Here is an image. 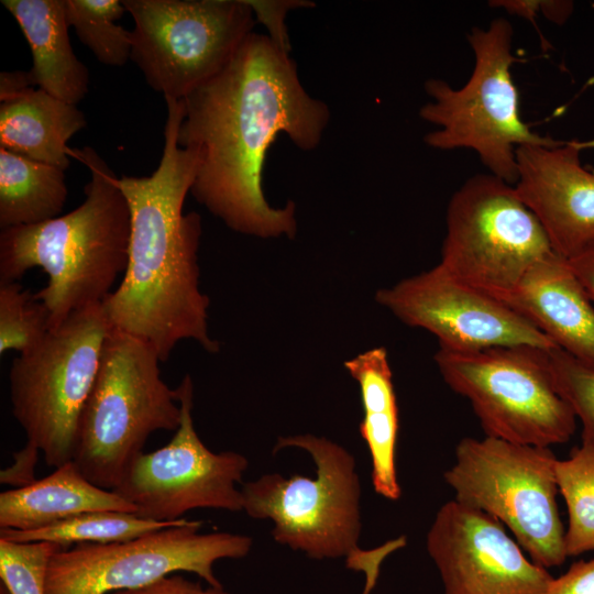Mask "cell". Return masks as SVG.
<instances>
[{
  "label": "cell",
  "mask_w": 594,
  "mask_h": 594,
  "mask_svg": "<svg viewBox=\"0 0 594 594\" xmlns=\"http://www.w3.org/2000/svg\"><path fill=\"white\" fill-rule=\"evenodd\" d=\"M306 451L316 477L264 474L243 484V512L271 519L274 540L312 559H349L361 535V483L353 454L339 443L315 435L279 437L273 452Z\"/></svg>",
  "instance_id": "8992f818"
},
{
  "label": "cell",
  "mask_w": 594,
  "mask_h": 594,
  "mask_svg": "<svg viewBox=\"0 0 594 594\" xmlns=\"http://www.w3.org/2000/svg\"><path fill=\"white\" fill-rule=\"evenodd\" d=\"M546 594H594V558L580 560L559 578H553Z\"/></svg>",
  "instance_id": "f546056e"
},
{
  "label": "cell",
  "mask_w": 594,
  "mask_h": 594,
  "mask_svg": "<svg viewBox=\"0 0 594 594\" xmlns=\"http://www.w3.org/2000/svg\"><path fill=\"white\" fill-rule=\"evenodd\" d=\"M40 450L34 446H26L14 453V462L8 469L1 471L2 484H14L16 487H22L35 481L34 468L37 461Z\"/></svg>",
  "instance_id": "1f68e13d"
},
{
  "label": "cell",
  "mask_w": 594,
  "mask_h": 594,
  "mask_svg": "<svg viewBox=\"0 0 594 594\" xmlns=\"http://www.w3.org/2000/svg\"><path fill=\"white\" fill-rule=\"evenodd\" d=\"M441 265L468 285L503 300L553 250L513 185L492 174L469 178L451 197Z\"/></svg>",
  "instance_id": "8fae6325"
},
{
  "label": "cell",
  "mask_w": 594,
  "mask_h": 594,
  "mask_svg": "<svg viewBox=\"0 0 594 594\" xmlns=\"http://www.w3.org/2000/svg\"><path fill=\"white\" fill-rule=\"evenodd\" d=\"M188 521H157L134 513L92 512L32 530L0 529V538L15 542H52L64 548L79 543L128 541Z\"/></svg>",
  "instance_id": "603a6c76"
},
{
  "label": "cell",
  "mask_w": 594,
  "mask_h": 594,
  "mask_svg": "<svg viewBox=\"0 0 594 594\" xmlns=\"http://www.w3.org/2000/svg\"><path fill=\"white\" fill-rule=\"evenodd\" d=\"M574 3L568 0H540V13L550 22L562 25L572 15Z\"/></svg>",
  "instance_id": "d590c367"
},
{
  "label": "cell",
  "mask_w": 594,
  "mask_h": 594,
  "mask_svg": "<svg viewBox=\"0 0 594 594\" xmlns=\"http://www.w3.org/2000/svg\"><path fill=\"white\" fill-rule=\"evenodd\" d=\"M435 361L447 385L469 400L485 437L550 448L573 436L576 417L554 387L549 350L439 349Z\"/></svg>",
  "instance_id": "9c48e42d"
},
{
  "label": "cell",
  "mask_w": 594,
  "mask_h": 594,
  "mask_svg": "<svg viewBox=\"0 0 594 594\" xmlns=\"http://www.w3.org/2000/svg\"><path fill=\"white\" fill-rule=\"evenodd\" d=\"M558 490L568 510V557L594 550V447L581 444L554 464Z\"/></svg>",
  "instance_id": "cb8c5ba5"
},
{
  "label": "cell",
  "mask_w": 594,
  "mask_h": 594,
  "mask_svg": "<svg viewBox=\"0 0 594 594\" xmlns=\"http://www.w3.org/2000/svg\"><path fill=\"white\" fill-rule=\"evenodd\" d=\"M109 330L101 304L77 310L11 363L12 415L51 466L74 459Z\"/></svg>",
  "instance_id": "52a82bcc"
},
{
  "label": "cell",
  "mask_w": 594,
  "mask_h": 594,
  "mask_svg": "<svg viewBox=\"0 0 594 594\" xmlns=\"http://www.w3.org/2000/svg\"><path fill=\"white\" fill-rule=\"evenodd\" d=\"M160 362L150 344L110 327L73 459L92 484L114 490L153 432L179 427L177 389L162 380Z\"/></svg>",
  "instance_id": "5b68a950"
},
{
  "label": "cell",
  "mask_w": 594,
  "mask_h": 594,
  "mask_svg": "<svg viewBox=\"0 0 594 594\" xmlns=\"http://www.w3.org/2000/svg\"><path fill=\"white\" fill-rule=\"evenodd\" d=\"M183 101L177 140L198 155L194 198L238 233L294 239L295 204L273 207L264 195L265 156L279 133L302 151L316 148L330 110L307 92L289 51L253 31L231 62Z\"/></svg>",
  "instance_id": "6da1fadb"
},
{
  "label": "cell",
  "mask_w": 594,
  "mask_h": 594,
  "mask_svg": "<svg viewBox=\"0 0 594 594\" xmlns=\"http://www.w3.org/2000/svg\"><path fill=\"white\" fill-rule=\"evenodd\" d=\"M165 101L167 118L157 168L150 176L118 180L131 215L129 256L121 283L101 304L112 329L150 344L161 362L183 340H194L209 353L220 349L209 334L210 302L199 284L201 218L194 211L183 212L198 155L178 144L183 99Z\"/></svg>",
  "instance_id": "7a4b0ae2"
},
{
  "label": "cell",
  "mask_w": 594,
  "mask_h": 594,
  "mask_svg": "<svg viewBox=\"0 0 594 594\" xmlns=\"http://www.w3.org/2000/svg\"><path fill=\"white\" fill-rule=\"evenodd\" d=\"M65 170L0 147V227L36 224L62 212Z\"/></svg>",
  "instance_id": "7402d4cb"
},
{
  "label": "cell",
  "mask_w": 594,
  "mask_h": 594,
  "mask_svg": "<svg viewBox=\"0 0 594 594\" xmlns=\"http://www.w3.org/2000/svg\"><path fill=\"white\" fill-rule=\"evenodd\" d=\"M375 300L403 323L432 333L441 350L558 348L505 302L458 279L439 264L378 289Z\"/></svg>",
  "instance_id": "5bb4252c"
},
{
  "label": "cell",
  "mask_w": 594,
  "mask_h": 594,
  "mask_svg": "<svg viewBox=\"0 0 594 594\" xmlns=\"http://www.w3.org/2000/svg\"><path fill=\"white\" fill-rule=\"evenodd\" d=\"M426 547L444 594H546L553 579L525 557L502 522L455 499L438 509Z\"/></svg>",
  "instance_id": "9a60e30c"
},
{
  "label": "cell",
  "mask_w": 594,
  "mask_h": 594,
  "mask_svg": "<svg viewBox=\"0 0 594 594\" xmlns=\"http://www.w3.org/2000/svg\"><path fill=\"white\" fill-rule=\"evenodd\" d=\"M87 125L76 105L35 87L0 102V147L66 170L69 139Z\"/></svg>",
  "instance_id": "ffe728a7"
},
{
  "label": "cell",
  "mask_w": 594,
  "mask_h": 594,
  "mask_svg": "<svg viewBox=\"0 0 594 594\" xmlns=\"http://www.w3.org/2000/svg\"><path fill=\"white\" fill-rule=\"evenodd\" d=\"M92 512L135 514L136 508L92 484L73 460L42 480L0 494V529L32 530Z\"/></svg>",
  "instance_id": "ac0fdd59"
},
{
  "label": "cell",
  "mask_w": 594,
  "mask_h": 594,
  "mask_svg": "<svg viewBox=\"0 0 594 594\" xmlns=\"http://www.w3.org/2000/svg\"><path fill=\"white\" fill-rule=\"evenodd\" d=\"M31 87H35V85L29 70L2 72L0 74V101L7 100Z\"/></svg>",
  "instance_id": "836d02e7"
},
{
  "label": "cell",
  "mask_w": 594,
  "mask_h": 594,
  "mask_svg": "<svg viewBox=\"0 0 594 594\" xmlns=\"http://www.w3.org/2000/svg\"><path fill=\"white\" fill-rule=\"evenodd\" d=\"M134 21L131 61L165 98L218 75L253 32L246 0H123Z\"/></svg>",
  "instance_id": "30bf717a"
},
{
  "label": "cell",
  "mask_w": 594,
  "mask_h": 594,
  "mask_svg": "<svg viewBox=\"0 0 594 594\" xmlns=\"http://www.w3.org/2000/svg\"><path fill=\"white\" fill-rule=\"evenodd\" d=\"M64 547L0 538V576L11 594H44L51 557Z\"/></svg>",
  "instance_id": "83f0119b"
},
{
  "label": "cell",
  "mask_w": 594,
  "mask_h": 594,
  "mask_svg": "<svg viewBox=\"0 0 594 594\" xmlns=\"http://www.w3.org/2000/svg\"><path fill=\"white\" fill-rule=\"evenodd\" d=\"M180 424L162 448L140 453L112 490L136 508V515L173 521L193 509L243 510L241 483L248 459L234 451L215 453L194 427V384L186 375L176 387Z\"/></svg>",
  "instance_id": "4fadbf2b"
},
{
  "label": "cell",
  "mask_w": 594,
  "mask_h": 594,
  "mask_svg": "<svg viewBox=\"0 0 594 594\" xmlns=\"http://www.w3.org/2000/svg\"><path fill=\"white\" fill-rule=\"evenodd\" d=\"M0 594H11L7 585L0 581Z\"/></svg>",
  "instance_id": "8d00e7d4"
},
{
  "label": "cell",
  "mask_w": 594,
  "mask_h": 594,
  "mask_svg": "<svg viewBox=\"0 0 594 594\" xmlns=\"http://www.w3.org/2000/svg\"><path fill=\"white\" fill-rule=\"evenodd\" d=\"M443 474L459 503L505 525L530 560L544 568L568 558L550 448L465 437Z\"/></svg>",
  "instance_id": "ba28073f"
},
{
  "label": "cell",
  "mask_w": 594,
  "mask_h": 594,
  "mask_svg": "<svg viewBox=\"0 0 594 594\" xmlns=\"http://www.w3.org/2000/svg\"><path fill=\"white\" fill-rule=\"evenodd\" d=\"M201 525L188 519L128 541L59 549L50 559L44 594H111L143 587L182 571L221 587L213 564L246 557L253 539L224 531L204 534Z\"/></svg>",
  "instance_id": "7c38bea8"
},
{
  "label": "cell",
  "mask_w": 594,
  "mask_h": 594,
  "mask_svg": "<svg viewBox=\"0 0 594 594\" xmlns=\"http://www.w3.org/2000/svg\"><path fill=\"white\" fill-rule=\"evenodd\" d=\"M553 384L582 424V444L594 447V369L561 350H549Z\"/></svg>",
  "instance_id": "4316f807"
},
{
  "label": "cell",
  "mask_w": 594,
  "mask_h": 594,
  "mask_svg": "<svg viewBox=\"0 0 594 594\" xmlns=\"http://www.w3.org/2000/svg\"><path fill=\"white\" fill-rule=\"evenodd\" d=\"M252 8L255 20L264 24L268 36L280 47L290 52L289 37L285 18L292 9L314 7L315 3L304 0H246Z\"/></svg>",
  "instance_id": "f1b7e54d"
},
{
  "label": "cell",
  "mask_w": 594,
  "mask_h": 594,
  "mask_svg": "<svg viewBox=\"0 0 594 594\" xmlns=\"http://www.w3.org/2000/svg\"><path fill=\"white\" fill-rule=\"evenodd\" d=\"M492 8L503 9L512 15L528 20L536 26V18L540 12V0H493Z\"/></svg>",
  "instance_id": "e575fe53"
},
{
  "label": "cell",
  "mask_w": 594,
  "mask_h": 594,
  "mask_svg": "<svg viewBox=\"0 0 594 594\" xmlns=\"http://www.w3.org/2000/svg\"><path fill=\"white\" fill-rule=\"evenodd\" d=\"M66 19L79 41L102 64L121 67L131 59L132 32L117 23L127 12L119 0H65Z\"/></svg>",
  "instance_id": "d4e9b609"
},
{
  "label": "cell",
  "mask_w": 594,
  "mask_h": 594,
  "mask_svg": "<svg viewBox=\"0 0 594 594\" xmlns=\"http://www.w3.org/2000/svg\"><path fill=\"white\" fill-rule=\"evenodd\" d=\"M111 594H230L223 586L216 587L208 585L204 587L200 582L190 581L183 575H167L150 585L118 591Z\"/></svg>",
  "instance_id": "4dcf8cb0"
},
{
  "label": "cell",
  "mask_w": 594,
  "mask_h": 594,
  "mask_svg": "<svg viewBox=\"0 0 594 594\" xmlns=\"http://www.w3.org/2000/svg\"><path fill=\"white\" fill-rule=\"evenodd\" d=\"M344 367L360 387L364 413L360 433L370 451L374 491L397 501L402 495L396 471L398 407L387 351L370 349L345 361Z\"/></svg>",
  "instance_id": "44dd1931"
},
{
  "label": "cell",
  "mask_w": 594,
  "mask_h": 594,
  "mask_svg": "<svg viewBox=\"0 0 594 594\" xmlns=\"http://www.w3.org/2000/svg\"><path fill=\"white\" fill-rule=\"evenodd\" d=\"M592 142L516 151L514 188L542 226L556 254L570 260L594 246V172L583 167L581 151Z\"/></svg>",
  "instance_id": "2e32d148"
},
{
  "label": "cell",
  "mask_w": 594,
  "mask_h": 594,
  "mask_svg": "<svg viewBox=\"0 0 594 594\" xmlns=\"http://www.w3.org/2000/svg\"><path fill=\"white\" fill-rule=\"evenodd\" d=\"M568 263L594 302V246L568 260Z\"/></svg>",
  "instance_id": "d6a6232c"
},
{
  "label": "cell",
  "mask_w": 594,
  "mask_h": 594,
  "mask_svg": "<svg viewBox=\"0 0 594 594\" xmlns=\"http://www.w3.org/2000/svg\"><path fill=\"white\" fill-rule=\"evenodd\" d=\"M45 305L19 282L0 283V353L24 354L40 345L50 330Z\"/></svg>",
  "instance_id": "484cf974"
},
{
  "label": "cell",
  "mask_w": 594,
  "mask_h": 594,
  "mask_svg": "<svg viewBox=\"0 0 594 594\" xmlns=\"http://www.w3.org/2000/svg\"><path fill=\"white\" fill-rule=\"evenodd\" d=\"M70 155L90 173L85 200L66 215L0 233V283L42 268L47 284L35 297L47 308L52 328L103 302L127 268L130 246L131 215L119 178L90 146Z\"/></svg>",
  "instance_id": "3957f363"
},
{
  "label": "cell",
  "mask_w": 594,
  "mask_h": 594,
  "mask_svg": "<svg viewBox=\"0 0 594 594\" xmlns=\"http://www.w3.org/2000/svg\"><path fill=\"white\" fill-rule=\"evenodd\" d=\"M513 26L497 18L474 28L468 40L474 55L473 70L460 88L431 78L425 90L430 100L419 110L422 120L437 129L424 138L437 150L474 151L490 174L515 185L516 151L525 145L561 143L534 132L522 120L519 95L512 76Z\"/></svg>",
  "instance_id": "277c9868"
},
{
  "label": "cell",
  "mask_w": 594,
  "mask_h": 594,
  "mask_svg": "<svg viewBox=\"0 0 594 594\" xmlns=\"http://www.w3.org/2000/svg\"><path fill=\"white\" fill-rule=\"evenodd\" d=\"M32 54L29 70L37 88L72 105L88 92L89 73L70 45L65 0H2Z\"/></svg>",
  "instance_id": "d6986e66"
},
{
  "label": "cell",
  "mask_w": 594,
  "mask_h": 594,
  "mask_svg": "<svg viewBox=\"0 0 594 594\" xmlns=\"http://www.w3.org/2000/svg\"><path fill=\"white\" fill-rule=\"evenodd\" d=\"M558 348L594 369V307L568 260L536 263L502 300Z\"/></svg>",
  "instance_id": "e0dca14e"
}]
</instances>
